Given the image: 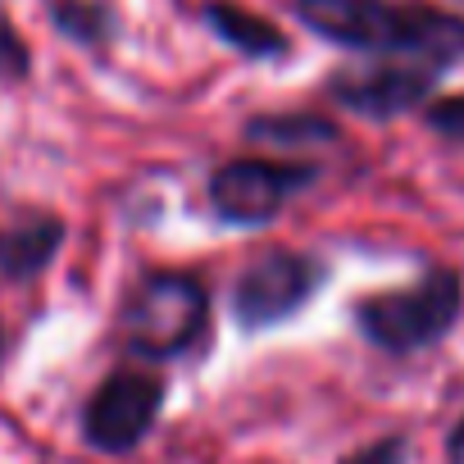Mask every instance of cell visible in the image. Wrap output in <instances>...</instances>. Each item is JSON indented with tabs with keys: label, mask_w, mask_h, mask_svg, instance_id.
I'll return each instance as SVG.
<instances>
[{
	"label": "cell",
	"mask_w": 464,
	"mask_h": 464,
	"mask_svg": "<svg viewBox=\"0 0 464 464\" xmlns=\"http://www.w3.org/2000/svg\"><path fill=\"white\" fill-rule=\"evenodd\" d=\"M287 10L314 37L382 55V60H419L450 69L464 55V19L432 5H401V0H287Z\"/></svg>",
	"instance_id": "1"
},
{
	"label": "cell",
	"mask_w": 464,
	"mask_h": 464,
	"mask_svg": "<svg viewBox=\"0 0 464 464\" xmlns=\"http://www.w3.org/2000/svg\"><path fill=\"white\" fill-rule=\"evenodd\" d=\"M446 69L419 64V60H382V64H355L337 69L328 78V96L364 119H396L414 105H423Z\"/></svg>",
	"instance_id": "6"
},
{
	"label": "cell",
	"mask_w": 464,
	"mask_h": 464,
	"mask_svg": "<svg viewBox=\"0 0 464 464\" xmlns=\"http://www.w3.org/2000/svg\"><path fill=\"white\" fill-rule=\"evenodd\" d=\"M246 132L256 141H333L337 128L328 119H314V114H265V119H251Z\"/></svg>",
	"instance_id": "10"
},
{
	"label": "cell",
	"mask_w": 464,
	"mask_h": 464,
	"mask_svg": "<svg viewBox=\"0 0 464 464\" xmlns=\"http://www.w3.org/2000/svg\"><path fill=\"white\" fill-rule=\"evenodd\" d=\"M423 119H428L432 132H441L446 141H459V146H464V96H441V101H432V105L423 110Z\"/></svg>",
	"instance_id": "13"
},
{
	"label": "cell",
	"mask_w": 464,
	"mask_h": 464,
	"mask_svg": "<svg viewBox=\"0 0 464 464\" xmlns=\"http://www.w3.org/2000/svg\"><path fill=\"white\" fill-rule=\"evenodd\" d=\"M342 464H405V437H382V441L355 450V455L342 459Z\"/></svg>",
	"instance_id": "14"
},
{
	"label": "cell",
	"mask_w": 464,
	"mask_h": 464,
	"mask_svg": "<svg viewBox=\"0 0 464 464\" xmlns=\"http://www.w3.org/2000/svg\"><path fill=\"white\" fill-rule=\"evenodd\" d=\"M324 283V269L314 256L301 251H265L260 260L246 265V274L232 287V314L242 319V328H274L292 319Z\"/></svg>",
	"instance_id": "4"
},
{
	"label": "cell",
	"mask_w": 464,
	"mask_h": 464,
	"mask_svg": "<svg viewBox=\"0 0 464 464\" xmlns=\"http://www.w3.org/2000/svg\"><path fill=\"white\" fill-rule=\"evenodd\" d=\"M55 24H60V33H69V37H78V42H101L110 14H105L101 5H82V0H69V5H55Z\"/></svg>",
	"instance_id": "11"
},
{
	"label": "cell",
	"mask_w": 464,
	"mask_h": 464,
	"mask_svg": "<svg viewBox=\"0 0 464 464\" xmlns=\"http://www.w3.org/2000/svg\"><path fill=\"white\" fill-rule=\"evenodd\" d=\"M64 223L55 214H33L0 227V283H33L60 251Z\"/></svg>",
	"instance_id": "8"
},
{
	"label": "cell",
	"mask_w": 464,
	"mask_h": 464,
	"mask_svg": "<svg viewBox=\"0 0 464 464\" xmlns=\"http://www.w3.org/2000/svg\"><path fill=\"white\" fill-rule=\"evenodd\" d=\"M33 69V55L24 46V37L14 33V24L0 14V87H10V82H24Z\"/></svg>",
	"instance_id": "12"
},
{
	"label": "cell",
	"mask_w": 464,
	"mask_h": 464,
	"mask_svg": "<svg viewBox=\"0 0 464 464\" xmlns=\"http://www.w3.org/2000/svg\"><path fill=\"white\" fill-rule=\"evenodd\" d=\"M209 328V296L191 274L146 278L123 310V346L141 360L187 355Z\"/></svg>",
	"instance_id": "3"
},
{
	"label": "cell",
	"mask_w": 464,
	"mask_h": 464,
	"mask_svg": "<svg viewBox=\"0 0 464 464\" xmlns=\"http://www.w3.org/2000/svg\"><path fill=\"white\" fill-rule=\"evenodd\" d=\"M314 182V169L269 164V160H232L209 178V200L227 223H269L287 196Z\"/></svg>",
	"instance_id": "7"
},
{
	"label": "cell",
	"mask_w": 464,
	"mask_h": 464,
	"mask_svg": "<svg viewBox=\"0 0 464 464\" xmlns=\"http://www.w3.org/2000/svg\"><path fill=\"white\" fill-rule=\"evenodd\" d=\"M160 410H164V382L141 369H119L92 392L82 410V432L96 450L128 455L155 428Z\"/></svg>",
	"instance_id": "5"
},
{
	"label": "cell",
	"mask_w": 464,
	"mask_h": 464,
	"mask_svg": "<svg viewBox=\"0 0 464 464\" xmlns=\"http://www.w3.org/2000/svg\"><path fill=\"white\" fill-rule=\"evenodd\" d=\"M205 24H209V33L223 46L242 51L251 60H278L292 46L283 28H274L265 14H251L242 5H232V0H209V5H205Z\"/></svg>",
	"instance_id": "9"
},
{
	"label": "cell",
	"mask_w": 464,
	"mask_h": 464,
	"mask_svg": "<svg viewBox=\"0 0 464 464\" xmlns=\"http://www.w3.org/2000/svg\"><path fill=\"white\" fill-rule=\"evenodd\" d=\"M464 305V283L455 269H432L401 292H378L355 305V328L387 355H410L441 342Z\"/></svg>",
	"instance_id": "2"
},
{
	"label": "cell",
	"mask_w": 464,
	"mask_h": 464,
	"mask_svg": "<svg viewBox=\"0 0 464 464\" xmlns=\"http://www.w3.org/2000/svg\"><path fill=\"white\" fill-rule=\"evenodd\" d=\"M0 346H5V337H0Z\"/></svg>",
	"instance_id": "16"
},
{
	"label": "cell",
	"mask_w": 464,
	"mask_h": 464,
	"mask_svg": "<svg viewBox=\"0 0 464 464\" xmlns=\"http://www.w3.org/2000/svg\"><path fill=\"white\" fill-rule=\"evenodd\" d=\"M446 464H464V419H459V428L446 441Z\"/></svg>",
	"instance_id": "15"
}]
</instances>
